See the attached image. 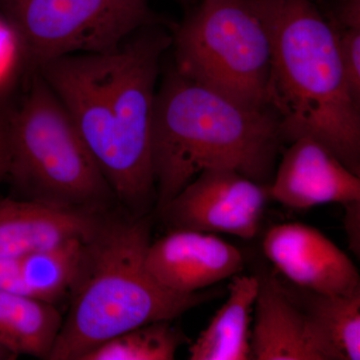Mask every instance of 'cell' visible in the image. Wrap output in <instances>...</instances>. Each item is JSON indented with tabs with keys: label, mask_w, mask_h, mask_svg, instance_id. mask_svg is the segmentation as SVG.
<instances>
[{
	"label": "cell",
	"mask_w": 360,
	"mask_h": 360,
	"mask_svg": "<svg viewBox=\"0 0 360 360\" xmlns=\"http://www.w3.org/2000/svg\"><path fill=\"white\" fill-rule=\"evenodd\" d=\"M172 37L142 28L115 51L75 54L37 70L60 99L112 189L134 217L156 205L151 153L156 79Z\"/></svg>",
	"instance_id": "1"
},
{
	"label": "cell",
	"mask_w": 360,
	"mask_h": 360,
	"mask_svg": "<svg viewBox=\"0 0 360 360\" xmlns=\"http://www.w3.org/2000/svg\"><path fill=\"white\" fill-rule=\"evenodd\" d=\"M283 143L271 108H248L172 68L156 91L153 111L156 207L206 169L236 170L269 186Z\"/></svg>",
	"instance_id": "2"
},
{
	"label": "cell",
	"mask_w": 360,
	"mask_h": 360,
	"mask_svg": "<svg viewBox=\"0 0 360 360\" xmlns=\"http://www.w3.org/2000/svg\"><path fill=\"white\" fill-rule=\"evenodd\" d=\"M269 28V106L284 142L309 137L360 176V104L348 89L335 27L311 0H257Z\"/></svg>",
	"instance_id": "3"
},
{
	"label": "cell",
	"mask_w": 360,
	"mask_h": 360,
	"mask_svg": "<svg viewBox=\"0 0 360 360\" xmlns=\"http://www.w3.org/2000/svg\"><path fill=\"white\" fill-rule=\"evenodd\" d=\"M150 232L146 215L103 213L84 241L68 292L70 311L49 360H82L104 341L150 322L174 321L207 300L200 292L168 290L151 276L146 265Z\"/></svg>",
	"instance_id": "4"
},
{
	"label": "cell",
	"mask_w": 360,
	"mask_h": 360,
	"mask_svg": "<svg viewBox=\"0 0 360 360\" xmlns=\"http://www.w3.org/2000/svg\"><path fill=\"white\" fill-rule=\"evenodd\" d=\"M11 103L6 179L27 200L105 212L115 196L70 112L37 70Z\"/></svg>",
	"instance_id": "5"
},
{
	"label": "cell",
	"mask_w": 360,
	"mask_h": 360,
	"mask_svg": "<svg viewBox=\"0 0 360 360\" xmlns=\"http://www.w3.org/2000/svg\"><path fill=\"white\" fill-rule=\"evenodd\" d=\"M172 42L180 75L248 108H269L271 42L257 0H202Z\"/></svg>",
	"instance_id": "6"
},
{
	"label": "cell",
	"mask_w": 360,
	"mask_h": 360,
	"mask_svg": "<svg viewBox=\"0 0 360 360\" xmlns=\"http://www.w3.org/2000/svg\"><path fill=\"white\" fill-rule=\"evenodd\" d=\"M22 46L25 72L75 54L115 51L158 25L148 0H0Z\"/></svg>",
	"instance_id": "7"
},
{
	"label": "cell",
	"mask_w": 360,
	"mask_h": 360,
	"mask_svg": "<svg viewBox=\"0 0 360 360\" xmlns=\"http://www.w3.org/2000/svg\"><path fill=\"white\" fill-rule=\"evenodd\" d=\"M267 187L236 170L206 169L160 212L172 229L251 239L257 234L269 198Z\"/></svg>",
	"instance_id": "8"
},
{
	"label": "cell",
	"mask_w": 360,
	"mask_h": 360,
	"mask_svg": "<svg viewBox=\"0 0 360 360\" xmlns=\"http://www.w3.org/2000/svg\"><path fill=\"white\" fill-rule=\"evenodd\" d=\"M267 259L293 285L322 295L360 293L359 270L347 253L319 229L291 222L265 234Z\"/></svg>",
	"instance_id": "9"
},
{
	"label": "cell",
	"mask_w": 360,
	"mask_h": 360,
	"mask_svg": "<svg viewBox=\"0 0 360 360\" xmlns=\"http://www.w3.org/2000/svg\"><path fill=\"white\" fill-rule=\"evenodd\" d=\"M146 265L163 288L176 293H196L240 274L243 253L214 233L174 229L150 243Z\"/></svg>",
	"instance_id": "10"
},
{
	"label": "cell",
	"mask_w": 360,
	"mask_h": 360,
	"mask_svg": "<svg viewBox=\"0 0 360 360\" xmlns=\"http://www.w3.org/2000/svg\"><path fill=\"white\" fill-rule=\"evenodd\" d=\"M290 144L267 187L270 200L293 210L360 201L359 175L328 148L309 137Z\"/></svg>",
	"instance_id": "11"
},
{
	"label": "cell",
	"mask_w": 360,
	"mask_h": 360,
	"mask_svg": "<svg viewBox=\"0 0 360 360\" xmlns=\"http://www.w3.org/2000/svg\"><path fill=\"white\" fill-rule=\"evenodd\" d=\"M259 285L250 335L251 359L338 360L335 350L274 274Z\"/></svg>",
	"instance_id": "12"
},
{
	"label": "cell",
	"mask_w": 360,
	"mask_h": 360,
	"mask_svg": "<svg viewBox=\"0 0 360 360\" xmlns=\"http://www.w3.org/2000/svg\"><path fill=\"white\" fill-rule=\"evenodd\" d=\"M104 212L27 198L0 200V257L20 258L73 239L86 240Z\"/></svg>",
	"instance_id": "13"
},
{
	"label": "cell",
	"mask_w": 360,
	"mask_h": 360,
	"mask_svg": "<svg viewBox=\"0 0 360 360\" xmlns=\"http://www.w3.org/2000/svg\"><path fill=\"white\" fill-rule=\"evenodd\" d=\"M258 285L257 276L238 274L231 277L226 302L189 347V359H251L250 316Z\"/></svg>",
	"instance_id": "14"
},
{
	"label": "cell",
	"mask_w": 360,
	"mask_h": 360,
	"mask_svg": "<svg viewBox=\"0 0 360 360\" xmlns=\"http://www.w3.org/2000/svg\"><path fill=\"white\" fill-rule=\"evenodd\" d=\"M63 321L54 303L0 291V345L16 357L49 359Z\"/></svg>",
	"instance_id": "15"
},
{
	"label": "cell",
	"mask_w": 360,
	"mask_h": 360,
	"mask_svg": "<svg viewBox=\"0 0 360 360\" xmlns=\"http://www.w3.org/2000/svg\"><path fill=\"white\" fill-rule=\"evenodd\" d=\"M283 284L328 340L338 360L360 359V293L322 295Z\"/></svg>",
	"instance_id": "16"
},
{
	"label": "cell",
	"mask_w": 360,
	"mask_h": 360,
	"mask_svg": "<svg viewBox=\"0 0 360 360\" xmlns=\"http://www.w3.org/2000/svg\"><path fill=\"white\" fill-rule=\"evenodd\" d=\"M84 241L73 239L20 257L21 277L28 295L54 303L70 292Z\"/></svg>",
	"instance_id": "17"
},
{
	"label": "cell",
	"mask_w": 360,
	"mask_h": 360,
	"mask_svg": "<svg viewBox=\"0 0 360 360\" xmlns=\"http://www.w3.org/2000/svg\"><path fill=\"white\" fill-rule=\"evenodd\" d=\"M172 321L143 324L104 341L82 360H172L186 338Z\"/></svg>",
	"instance_id": "18"
},
{
	"label": "cell",
	"mask_w": 360,
	"mask_h": 360,
	"mask_svg": "<svg viewBox=\"0 0 360 360\" xmlns=\"http://www.w3.org/2000/svg\"><path fill=\"white\" fill-rule=\"evenodd\" d=\"M21 71H25L20 37L8 20L0 14V94H8Z\"/></svg>",
	"instance_id": "19"
},
{
	"label": "cell",
	"mask_w": 360,
	"mask_h": 360,
	"mask_svg": "<svg viewBox=\"0 0 360 360\" xmlns=\"http://www.w3.org/2000/svg\"><path fill=\"white\" fill-rule=\"evenodd\" d=\"M333 27L348 89L360 104V27Z\"/></svg>",
	"instance_id": "20"
},
{
	"label": "cell",
	"mask_w": 360,
	"mask_h": 360,
	"mask_svg": "<svg viewBox=\"0 0 360 360\" xmlns=\"http://www.w3.org/2000/svg\"><path fill=\"white\" fill-rule=\"evenodd\" d=\"M0 291L30 296L21 277L20 258L0 257Z\"/></svg>",
	"instance_id": "21"
},
{
	"label": "cell",
	"mask_w": 360,
	"mask_h": 360,
	"mask_svg": "<svg viewBox=\"0 0 360 360\" xmlns=\"http://www.w3.org/2000/svg\"><path fill=\"white\" fill-rule=\"evenodd\" d=\"M343 206H345V212H345V222L350 248L354 250L357 257H359L360 201H354V202L347 203Z\"/></svg>",
	"instance_id": "22"
},
{
	"label": "cell",
	"mask_w": 360,
	"mask_h": 360,
	"mask_svg": "<svg viewBox=\"0 0 360 360\" xmlns=\"http://www.w3.org/2000/svg\"><path fill=\"white\" fill-rule=\"evenodd\" d=\"M11 101L8 94H0V182L6 177L7 149L6 134Z\"/></svg>",
	"instance_id": "23"
},
{
	"label": "cell",
	"mask_w": 360,
	"mask_h": 360,
	"mask_svg": "<svg viewBox=\"0 0 360 360\" xmlns=\"http://www.w3.org/2000/svg\"><path fill=\"white\" fill-rule=\"evenodd\" d=\"M16 359L15 355L11 354V352H8V350H7L6 348H4V347H1V345H0V359Z\"/></svg>",
	"instance_id": "24"
}]
</instances>
